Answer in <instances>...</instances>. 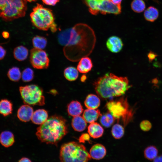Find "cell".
I'll return each instance as SVG.
<instances>
[{
	"label": "cell",
	"mask_w": 162,
	"mask_h": 162,
	"mask_svg": "<svg viewBox=\"0 0 162 162\" xmlns=\"http://www.w3.org/2000/svg\"><path fill=\"white\" fill-rule=\"evenodd\" d=\"M59 43L64 46V54L67 58L76 61L87 56L94 46L95 36L93 29L83 23L76 24L72 28L60 32Z\"/></svg>",
	"instance_id": "obj_1"
},
{
	"label": "cell",
	"mask_w": 162,
	"mask_h": 162,
	"mask_svg": "<svg viewBox=\"0 0 162 162\" xmlns=\"http://www.w3.org/2000/svg\"><path fill=\"white\" fill-rule=\"evenodd\" d=\"M93 85L98 96L104 99L122 96L131 87L127 77L110 73L98 78Z\"/></svg>",
	"instance_id": "obj_2"
},
{
	"label": "cell",
	"mask_w": 162,
	"mask_h": 162,
	"mask_svg": "<svg viewBox=\"0 0 162 162\" xmlns=\"http://www.w3.org/2000/svg\"><path fill=\"white\" fill-rule=\"evenodd\" d=\"M36 135L41 142L56 146L68 132L66 120L62 116L55 115L37 128Z\"/></svg>",
	"instance_id": "obj_3"
},
{
	"label": "cell",
	"mask_w": 162,
	"mask_h": 162,
	"mask_svg": "<svg viewBox=\"0 0 162 162\" xmlns=\"http://www.w3.org/2000/svg\"><path fill=\"white\" fill-rule=\"evenodd\" d=\"M61 162H88L91 158L86 147L75 142L65 143L61 146Z\"/></svg>",
	"instance_id": "obj_4"
},
{
	"label": "cell",
	"mask_w": 162,
	"mask_h": 162,
	"mask_svg": "<svg viewBox=\"0 0 162 162\" xmlns=\"http://www.w3.org/2000/svg\"><path fill=\"white\" fill-rule=\"evenodd\" d=\"M33 24L38 29L47 31L50 29L52 32L57 30V26L52 11L37 4L30 14Z\"/></svg>",
	"instance_id": "obj_5"
},
{
	"label": "cell",
	"mask_w": 162,
	"mask_h": 162,
	"mask_svg": "<svg viewBox=\"0 0 162 162\" xmlns=\"http://www.w3.org/2000/svg\"><path fill=\"white\" fill-rule=\"evenodd\" d=\"M26 0H0V16L4 20L11 21L25 16Z\"/></svg>",
	"instance_id": "obj_6"
},
{
	"label": "cell",
	"mask_w": 162,
	"mask_h": 162,
	"mask_svg": "<svg viewBox=\"0 0 162 162\" xmlns=\"http://www.w3.org/2000/svg\"><path fill=\"white\" fill-rule=\"evenodd\" d=\"M106 106L116 119H122L124 126L133 118L134 111L130 107L126 98L122 97L118 100H110L107 102Z\"/></svg>",
	"instance_id": "obj_7"
},
{
	"label": "cell",
	"mask_w": 162,
	"mask_h": 162,
	"mask_svg": "<svg viewBox=\"0 0 162 162\" xmlns=\"http://www.w3.org/2000/svg\"><path fill=\"white\" fill-rule=\"evenodd\" d=\"M19 91L25 104L41 106L44 105L45 98L43 89L38 85L31 84L20 86Z\"/></svg>",
	"instance_id": "obj_8"
},
{
	"label": "cell",
	"mask_w": 162,
	"mask_h": 162,
	"mask_svg": "<svg viewBox=\"0 0 162 162\" xmlns=\"http://www.w3.org/2000/svg\"><path fill=\"white\" fill-rule=\"evenodd\" d=\"M30 61L33 67L38 69L47 68L50 63L46 52L43 50L34 48L30 51Z\"/></svg>",
	"instance_id": "obj_9"
},
{
	"label": "cell",
	"mask_w": 162,
	"mask_h": 162,
	"mask_svg": "<svg viewBox=\"0 0 162 162\" xmlns=\"http://www.w3.org/2000/svg\"><path fill=\"white\" fill-rule=\"evenodd\" d=\"M99 11L103 14H118L121 12V5L114 4L111 0H103Z\"/></svg>",
	"instance_id": "obj_10"
},
{
	"label": "cell",
	"mask_w": 162,
	"mask_h": 162,
	"mask_svg": "<svg viewBox=\"0 0 162 162\" xmlns=\"http://www.w3.org/2000/svg\"><path fill=\"white\" fill-rule=\"evenodd\" d=\"M108 50L112 53H116L120 52L122 50L123 44L120 38L112 36L109 37L106 43Z\"/></svg>",
	"instance_id": "obj_11"
},
{
	"label": "cell",
	"mask_w": 162,
	"mask_h": 162,
	"mask_svg": "<svg viewBox=\"0 0 162 162\" xmlns=\"http://www.w3.org/2000/svg\"><path fill=\"white\" fill-rule=\"evenodd\" d=\"M33 112V108L30 105L25 104L19 108L17 116L20 120L26 122L31 119Z\"/></svg>",
	"instance_id": "obj_12"
},
{
	"label": "cell",
	"mask_w": 162,
	"mask_h": 162,
	"mask_svg": "<svg viewBox=\"0 0 162 162\" xmlns=\"http://www.w3.org/2000/svg\"><path fill=\"white\" fill-rule=\"evenodd\" d=\"M106 153L105 147L99 143L93 145L90 149L89 153L91 158L95 160L103 159L105 156Z\"/></svg>",
	"instance_id": "obj_13"
},
{
	"label": "cell",
	"mask_w": 162,
	"mask_h": 162,
	"mask_svg": "<svg viewBox=\"0 0 162 162\" xmlns=\"http://www.w3.org/2000/svg\"><path fill=\"white\" fill-rule=\"evenodd\" d=\"M48 116V112L46 110L38 109L34 112L31 120L34 124L41 125L46 121Z\"/></svg>",
	"instance_id": "obj_14"
},
{
	"label": "cell",
	"mask_w": 162,
	"mask_h": 162,
	"mask_svg": "<svg viewBox=\"0 0 162 162\" xmlns=\"http://www.w3.org/2000/svg\"><path fill=\"white\" fill-rule=\"evenodd\" d=\"M79 60L77 67L79 72L86 74L92 70L93 65L90 58L86 56L81 58Z\"/></svg>",
	"instance_id": "obj_15"
},
{
	"label": "cell",
	"mask_w": 162,
	"mask_h": 162,
	"mask_svg": "<svg viewBox=\"0 0 162 162\" xmlns=\"http://www.w3.org/2000/svg\"><path fill=\"white\" fill-rule=\"evenodd\" d=\"M15 142L13 134L9 130L2 131L0 134V143L5 147L11 146Z\"/></svg>",
	"instance_id": "obj_16"
},
{
	"label": "cell",
	"mask_w": 162,
	"mask_h": 162,
	"mask_svg": "<svg viewBox=\"0 0 162 162\" xmlns=\"http://www.w3.org/2000/svg\"><path fill=\"white\" fill-rule=\"evenodd\" d=\"M101 115L99 110L88 109L83 112L82 117L87 122L90 124L95 122Z\"/></svg>",
	"instance_id": "obj_17"
},
{
	"label": "cell",
	"mask_w": 162,
	"mask_h": 162,
	"mask_svg": "<svg viewBox=\"0 0 162 162\" xmlns=\"http://www.w3.org/2000/svg\"><path fill=\"white\" fill-rule=\"evenodd\" d=\"M88 132L90 136L96 139L100 138L103 135L104 130L99 124L94 122L90 123L88 126Z\"/></svg>",
	"instance_id": "obj_18"
},
{
	"label": "cell",
	"mask_w": 162,
	"mask_h": 162,
	"mask_svg": "<svg viewBox=\"0 0 162 162\" xmlns=\"http://www.w3.org/2000/svg\"><path fill=\"white\" fill-rule=\"evenodd\" d=\"M83 111L82 105L77 101H71L67 106V111L69 115L74 117L80 116Z\"/></svg>",
	"instance_id": "obj_19"
},
{
	"label": "cell",
	"mask_w": 162,
	"mask_h": 162,
	"mask_svg": "<svg viewBox=\"0 0 162 162\" xmlns=\"http://www.w3.org/2000/svg\"><path fill=\"white\" fill-rule=\"evenodd\" d=\"M71 125L73 129L76 131L84 130L87 126V122L83 118L80 116L74 117L71 122Z\"/></svg>",
	"instance_id": "obj_20"
},
{
	"label": "cell",
	"mask_w": 162,
	"mask_h": 162,
	"mask_svg": "<svg viewBox=\"0 0 162 162\" xmlns=\"http://www.w3.org/2000/svg\"><path fill=\"white\" fill-rule=\"evenodd\" d=\"M88 7L89 12L95 15L99 13V10L103 0H82Z\"/></svg>",
	"instance_id": "obj_21"
},
{
	"label": "cell",
	"mask_w": 162,
	"mask_h": 162,
	"mask_svg": "<svg viewBox=\"0 0 162 162\" xmlns=\"http://www.w3.org/2000/svg\"><path fill=\"white\" fill-rule=\"evenodd\" d=\"M84 104L88 109H96L100 105V99L96 95L89 94L86 98L84 101Z\"/></svg>",
	"instance_id": "obj_22"
},
{
	"label": "cell",
	"mask_w": 162,
	"mask_h": 162,
	"mask_svg": "<svg viewBox=\"0 0 162 162\" xmlns=\"http://www.w3.org/2000/svg\"><path fill=\"white\" fill-rule=\"evenodd\" d=\"M13 104L11 102L7 99L0 100V114L4 117L10 115L13 111Z\"/></svg>",
	"instance_id": "obj_23"
},
{
	"label": "cell",
	"mask_w": 162,
	"mask_h": 162,
	"mask_svg": "<svg viewBox=\"0 0 162 162\" xmlns=\"http://www.w3.org/2000/svg\"><path fill=\"white\" fill-rule=\"evenodd\" d=\"M159 15L158 10L153 6H150L146 9L144 12L145 19L150 22H153L158 18Z\"/></svg>",
	"instance_id": "obj_24"
},
{
	"label": "cell",
	"mask_w": 162,
	"mask_h": 162,
	"mask_svg": "<svg viewBox=\"0 0 162 162\" xmlns=\"http://www.w3.org/2000/svg\"><path fill=\"white\" fill-rule=\"evenodd\" d=\"M28 54V49L26 47L22 45L16 47L13 51L14 58L19 61H23L26 59Z\"/></svg>",
	"instance_id": "obj_25"
},
{
	"label": "cell",
	"mask_w": 162,
	"mask_h": 162,
	"mask_svg": "<svg viewBox=\"0 0 162 162\" xmlns=\"http://www.w3.org/2000/svg\"><path fill=\"white\" fill-rule=\"evenodd\" d=\"M64 75L65 78L70 81L76 80L79 76V71L77 68L70 66L66 68L64 70Z\"/></svg>",
	"instance_id": "obj_26"
},
{
	"label": "cell",
	"mask_w": 162,
	"mask_h": 162,
	"mask_svg": "<svg viewBox=\"0 0 162 162\" xmlns=\"http://www.w3.org/2000/svg\"><path fill=\"white\" fill-rule=\"evenodd\" d=\"M115 120L112 115L108 112L101 115L100 122L103 126L107 128L110 127L113 124Z\"/></svg>",
	"instance_id": "obj_27"
},
{
	"label": "cell",
	"mask_w": 162,
	"mask_h": 162,
	"mask_svg": "<svg viewBox=\"0 0 162 162\" xmlns=\"http://www.w3.org/2000/svg\"><path fill=\"white\" fill-rule=\"evenodd\" d=\"M158 151L156 146L151 145L147 147L144 151L145 158L150 160H153L157 156Z\"/></svg>",
	"instance_id": "obj_28"
},
{
	"label": "cell",
	"mask_w": 162,
	"mask_h": 162,
	"mask_svg": "<svg viewBox=\"0 0 162 162\" xmlns=\"http://www.w3.org/2000/svg\"><path fill=\"white\" fill-rule=\"evenodd\" d=\"M9 79L11 81L18 82L21 77V73L18 67H13L10 68L7 73Z\"/></svg>",
	"instance_id": "obj_29"
},
{
	"label": "cell",
	"mask_w": 162,
	"mask_h": 162,
	"mask_svg": "<svg viewBox=\"0 0 162 162\" xmlns=\"http://www.w3.org/2000/svg\"><path fill=\"white\" fill-rule=\"evenodd\" d=\"M32 43L34 48L43 50L46 47L47 40L44 37L36 36L33 38Z\"/></svg>",
	"instance_id": "obj_30"
},
{
	"label": "cell",
	"mask_w": 162,
	"mask_h": 162,
	"mask_svg": "<svg viewBox=\"0 0 162 162\" xmlns=\"http://www.w3.org/2000/svg\"><path fill=\"white\" fill-rule=\"evenodd\" d=\"M131 7L134 12L140 13L144 11L146 5L143 0H133L131 3Z\"/></svg>",
	"instance_id": "obj_31"
},
{
	"label": "cell",
	"mask_w": 162,
	"mask_h": 162,
	"mask_svg": "<svg viewBox=\"0 0 162 162\" xmlns=\"http://www.w3.org/2000/svg\"><path fill=\"white\" fill-rule=\"evenodd\" d=\"M124 129L121 125L116 124L112 126L111 133L112 136L116 139H121L124 134Z\"/></svg>",
	"instance_id": "obj_32"
},
{
	"label": "cell",
	"mask_w": 162,
	"mask_h": 162,
	"mask_svg": "<svg viewBox=\"0 0 162 162\" xmlns=\"http://www.w3.org/2000/svg\"><path fill=\"white\" fill-rule=\"evenodd\" d=\"M34 77V71L31 68H26L24 69L21 74L22 80L25 82L31 81Z\"/></svg>",
	"instance_id": "obj_33"
},
{
	"label": "cell",
	"mask_w": 162,
	"mask_h": 162,
	"mask_svg": "<svg viewBox=\"0 0 162 162\" xmlns=\"http://www.w3.org/2000/svg\"><path fill=\"white\" fill-rule=\"evenodd\" d=\"M152 124L150 121L148 120H144L142 121L140 124V127L142 130L144 131H148L151 128Z\"/></svg>",
	"instance_id": "obj_34"
},
{
	"label": "cell",
	"mask_w": 162,
	"mask_h": 162,
	"mask_svg": "<svg viewBox=\"0 0 162 162\" xmlns=\"http://www.w3.org/2000/svg\"><path fill=\"white\" fill-rule=\"evenodd\" d=\"M90 136L89 134L84 133L82 134L79 139V142L80 143H85L87 141L90 142Z\"/></svg>",
	"instance_id": "obj_35"
},
{
	"label": "cell",
	"mask_w": 162,
	"mask_h": 162,
	"mask_svg": "<svg viewBox=\"0 0 162 162\" xmlns=\"http://www.w3.org/2000/svg\"><path fill=\"white\" fill-rule=\"evenodd\" d=\"M42 1L46 4L54 6L59 2V0H42Z\"/></svg>",
	"instance_id": "obj_36"
},
{
	"label": "cell",
	"mask_w": 162,
	"mask_h": 162,
	"mask_svg": "<svg viewBox=\"0 0 162 162\" xmlns=\"http://www.w3.org/2000/svg\"><path fill=\"white\" fill-rule=\"evenodd\" d=\"M157 56L158 55L157 54L152 51L149 52L147 56L148 60L150 62H151L154 60Z\"/></svg>",
	"instance_id": "obj_37"
},
{
	"label": "cell",
	"mask_w": 162,
	"mask_h": 162,
	"mask_svg": "<svg viewBox=\"0 0 162 162\" xmlns=\"http://www.w3.org/2000/svg\"><path fill=\"white\" fill-rule=\"evenodd\" d=\"M6 53V50L2 46L0 45V60L4 58Z\"/></svg>",
	"instance_id": "obj_38"
},
{
	"label": "cell",
	"mask_w": 162,
	"mask_h": 162,
	"mask_svg": "<svg viewBox=\"0 0 162 162\" xmlns=\"http://www.w3.org/2000/svg\"><path fill=\"white\" fill-rule=\"evenodd\" d=\"M2 35L3 38L5 39L8 38L10 36L9 33L7 31H3L2 34Z\"/></svg>",
	"instance_id": "obj_39"
},
{
	"label": "cell",
	"mask_w": 162,
	"mask_h": 162,
	"mask_svg": "<svg viewBox=\"0 0 162 162\" xmlns=\"http://www.w3.org/2000/svg\"><path fill=\"white\" fill-rule=\"evenodd\" d=\"M153 162H162V155L157 156L153 160Z\"/></svg>",
	"instance_id": "obj_40"
},
{
	"label": "cell",
	"mask_w": 162,
	"mask_h": 162,
	"mask_svg": "<svg viewBox=\"0 0 162 162\" xmlns=\"http://www.w3.org/2000/svg\"><path fill=\"white\" fill-rule=\"evenodd\" d=\"M18 162H32L31 160L28 158L23 157L20 159Z\"/></svg>",
	"instance_id": "obj_41"
},
{
	"label": "cell",
	"mask_w": 162,
	"mask_h": 162,
	"mask_svg": "<svg viewBox=\"0 0 162 162\" xmlns=\"http://www.w3.org/2000/svg\"><path fill=\"white\" fill-rule=\"evenodd\" d=\"M111 1L113 3L115 4L121 5L122 0H111Z\"/></svg>",
	"instance_id": "obj_42"
},
{
	"label": "cell",
	"mask_w": 162,
	"mask_h": 162,
	"mask_svg": "<svg viewBox=\"0 0 162 162\" xmlns=\"http://www.w3.org/2000/svg\"><path fill=\"white\" fill-rule=\"evenodd\" d=\"M86 79L87 76H86L85 75H83L81 76L80 80L82 82H84Z\"/></svg>",
	"instance_id": "obj_43"
},
{
	"label": "cell",
	"mask_w": 162,
	"mask_h": 162,
	"mask_svg": "<svg viewBox=\"0 0 162 162\" xmlns=\"http://www.w3.org/2000/svg\"><path fill=\"white\" fill-rule=\"evenodd\" d=\"M27 1H28L29 2H34L37 1V0H26Z\"/></svg>",
	"instance_id": "obj_44"
}]
</instances>
